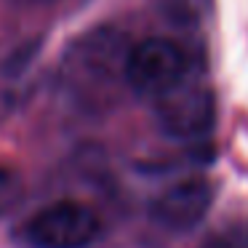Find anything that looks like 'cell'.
Segmentation results:
<instances>
[{
    "mask_svg": "<svg viewBox=\"0 0 248 248\" xmlns=\"http://www.w3.org/2000/svg\"><path fill=\"white\" fill-rule=\"evenodd\" d=\"M200 248H248V219L227 224L224 230L208 235Z\"/></svg>",
    "mask_w": 248,
    "mask_h": 248,
    "instance_id": "cell-8",
    "label": "cell"
},
{
    "mask_svg": "<svg viewBox=\"0 0 248 248\" xmlns=\"http://www.w3.org/2000/svg\"><path fill=\"white\" fill-rule=\"evenodd\" d=\"M128 54L131 48L118 30H93L83 35L67 54V78L78 88H102L118 78L125 80Z\"/></svg>",
    "mask_w": 248,
    "mask_h": 248,
    "instance_id": "cell-3",
    "label": "cell"
},
{
    "mask_svg": "<svg viewBox=\"0 0 248 248\" xmlns=\"http://www.w3.org/2000/svg\"><path fill=\"white\" fill-rule=\"evenodd\" d=\"M24 198V182L14 168L0 166V216L11 214Z\"/></svg>",
    "mask_w": 248,
    "mask_h": 248,
    "instance_id": "cell-7",
    "label": "cell"
},
{
    "mask_svg": "<svg viewBox=\"0 0 248 248\" xmlns=\"http://www.w3.org/2000/svg\"><path fill=\"white\" fill-rule=\"evenodd\" d=\"M99 232V216L88 205L59 200L30 216L16 237L27 248H88Z\"/></svg>",
    "mask_w": 248,
    "mask_h": 248,
    "instance_id": "cell-1",
    "label": "cell"
},
{
    "mask_svg": "<svg viewBox=\"0 0 248 248\" xmlns=\"http://www.w3.org/2000/svg\"><path fill=\"white\" fill-rule=\"evenodd\" d=\"M155 118L171 139H200L216 123V96L203 83L184 80L155 102Z\"/></svg>",
    "mask_w": 248,
    "mask_h": 248,
    "instance_id": "cell-4",
    "label": "cell"
},
{
    "mask_svg": "<svg viewBox=\"0 0 248 248\" xmlns=\"http://www.w3.org/2000/svg\"><path fill=\"white\" fill-rule=\"evenodd\" d=\"M214 203V187L205 179H184L155 198L150 214L166 230H192Z\"/></svg>",
    "mask_w": 248,
    "mask_h": 248,
    "instance_id": "cell-5",
    "label": "cell"
},
{
    "mask_svg": "<svg viewBox=\"0 0 248 248\" xmlns=\"http://www.w3.org/2000/svg\"><path fill=\"white\" fill-rule=\"evenodd\" d=\"M160 11L176 24H198L208 14L211 0H157Z\"/></svg>",
    "mask_w": 248,
    "mask_h": 248,
    "instance_id": "cell-6",
    "label": "cell"
},
{
    "mask_svg": "<svg viewBox=\"0 0 248 248\" xmlns=\"http://www.w3.org/2000/svg\"><path fill=\"white\" fill-rule=\"evenodd\" d=\"M189 62L182 46L166 38H147L131 46L125 62V83L139 96L160 99L187 80Z\"/></svg>",
    "mask_w": 248,
    "mask_h": 248,
    "instance_id": "cell-2",
    "label": "cell"
}]
</instances>
